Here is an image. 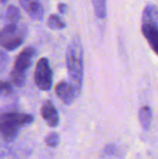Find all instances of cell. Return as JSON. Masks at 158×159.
Returning a JSON list of instances; mask_svg holds the SVG:
<instances>
[{
    "instance_id": "1",
    "label": "cell",
    "mask_w": 158,
    "mask_h": 159,
    "mask_svg": "<svg viewBox=\"0 0 158 159\" xmlns=\"http://www.w3.org/2000/svg\"><path fill=\"white\" fill-rule=\"evenodd\" d=\"M66 66L71 84L80 93L84 78V50L78 35H74L67 47Z\"/></svg>"
},
{
    "instance_id": "2",
    "label": "cell",
    "mask_w": 158,
    "mask_h": 159,
    "mask_svg": "<svg viewBox=\"0 0 158 159\" xmlns=\"http://www.w3.org/2000/svg\"><path fill=\"white\" fill-rule=\"evenodd\" d=\"M34 116L24 113H5L0 116V136L7 143L14 142L20 129L32 124Z\"/></svg>"
},
{
    "instance_id": "3",
    "label": "cell",
    "mask_w": 158,
    "mask_h": 159,
    "mask_svg": "<svg viewBox=\"0 0 158 159\" xmlns=\"http://www.w3.org/2000/svg\"><path fill=\"white\" fill-rule=\"evenodd\" d=\"M142 33L153 51L158 56V8L147 4L142 17Z\"/></svg>"
},
{
    "instance_id": "4",
    "label": "cell",
    "mask_w": 158,
    "mask_h": 159,
    "mask_svg": "<svg viewBox=\"0 0 158 159\" xmlns=\"http://www.w3.org/2000/svg\"><path fill=\"white\" fill-rule=\"evenodd\" d=\"M27 29L20 23H7L0 30V47L11 51L19 48L25 40Z\"/></svg>"
},
{
    "instance_id": "5",
    "label": "cell",
    "mask_w": 158,
    "mask_h": 159,
    "mask_svg": "<svg viewBox=\"0 0 158 159\" xmlns=\"http://www.w3.org/2000/svg\"><path fill=\"white\" fill-rule=\"evenodd\" d=\"M34 55L35 49L33 47H27L17 56L10 74L11 80L15 86L22 87L24 85L27 71L32 65Z\"/></svg>"
},
{
    "instance_id": "6",
    "label": "cell",
    "mask_w": 158,
    "mask_h": 159,
    "mask_svg": "<svg viewBox=\"0 0 158 159\" xmlns=\"http://www.w3.org/2000/svg\"><path fill=\"white\" fill-rule=\"evenodd\" d=\"M34 83L36 87L43 91H48L53 84V73L47 58H41L34 70Z\"/></svg>"
},
{
    "instance_id": "7",
    "label": "cell",
    "mask_w": 158,
    "mask_h": 159,
    "mask_svg": "<svg viewBox=\"0 0 158 159\" xmlns=\"http://www.w3.org/2000/svg\"><path fill=\"white\" fill-rule=\"evenodd\" d=\"M55 93L58 98L66 105H70L74 102L76 96L79 94L75 88L69 82L61 81L55 87Z\"/></svg>"
},
{
    "instance_id": "8",
    "label": "cell",
    "mask_w": 158,
    "mask_h": 159,
    "mask_svg": "<svg viewBox=\"0 0 158 159\" xmlns=\"http://www.w3.org/2000/svg\"><path fill=\"white\" fill-rule=\"evenodd\" d=\"M41 116L45 122L50 128H56L60 124V116L54 104L50 101H47L41 107Z\"/></svg>"
},
{
    "instance_id": "9",
    "label": "cell",
    "mask_w": 158,
    "mask_h": 159,
    "mask_svg": "<svg viewBox=\"0 0 158 159\" xmlns=\"http://www.w3.org/2000/svg\"><path fill=\"white\" fill-rule=\"evenodd\" d=\"M22 8L34 20H41L44 16V8L40 0H19Z\"/></svg>"
},
{
    "instance_id": "10",
    "label": "cell",
    "mask_w": 158,
    "mask_h": 159,
    "mask_svg": "<svg viewBox=\"0 0 158 159\" xmlns=\"http://www.w3.org/2000/svg\"><path fill=\"white\" fill-rule=\"evenodd\" d=\"M152 118H153V112L152 109L149 106H142L140 109L139 112V120L142 125V127L147 130L149 129L151 123H152Z\"/></svg>"
},
{
    "instance_id": "11",
    "label": "cell",
    "mask_w": 158,
    "mask_h": 159,
    "mask_svg": "<svg viewBox=\"0 0 158 159\" xmlns=\"http://www.w3.org/2000/svg\"><path fill=\"white\" fill-rule=\"evenodd\" d=\"M5 20L7 23H19L20 20V12L19 8L13 5L8 6L5 14Z\"/></svg>"
},
{
    "instance_id": "12",
    "label": "cell",
    "mask_w": 158,
    "mask_h": 159,
    "mask_svg": "<svg viewBox=\"0 0 158 159\" xmlns=\"http://www.w3.org/2000/svg\"><path fill=\"white\" fill-rule=\"evenodd\" d=\"M92 5L96 16L100 19H105L107 16V1L92 0Z\"/></svg>"
},
{
    "instance_id": "13",
    "label": "cell",
    "mask_w": 158,
    "mask_h": 159,
    "mask_svg": "<svg viewBox=\"0 0 158 159\" xmlns=\"http://www.w3.org/2000/svg\"><path fill=\"white\" fill-rule=\"evenodd\" d=\"M47 26L52 30H62L66 27L64 20L57 14H51L47 20Z\"/></svg>"
},
{
    "instance_id": "14",
    "label": "cell",
    "mask_w": 158,
    "mask_h": 159,
    "mask_svg": "<svg viewBox=\"0 0 158 159\" xmlns=\"http://www.w3.org/2000/svg\"><path fill=\"white\" fill-rule=\"evenodd\" d=\"M45 143L51 147V148H55L59 145L60 143V136L58 133L56 132H50L48 133L46 137H45Z\"/></svg>"
},
{
    "instance_id": "15",
    "label": "cell",
    "mask_w": 158,
    "mask_h": 159,
    "mask_svg": "<svg viewBox=\"0 0 158 159\" xmlns=\"http://www.w3.org/2000/svg\"><path fill=\"white\" fill-rule=\"evenodd\" d=\"M12 92V87L8 82L0 80V96H7Z\"/></svg>"
},
{
    "instance_id": "16",
    "label": "cell",
    "mask_w": 158,
    "mask_h": 159,
    "mask_svg": "<svg viewBox=\"0 0 158 159\" xmlns=\"http://www.w3.org/2000/svg\"><path fill=\"white\" fill-rule=\"evenodd\" d=\"M8 61L9 60H8L7 55L3 50L0 49V69H4L7 66Z\"/></svg>"
},
{
    "instance_id": "17",
    "label": "cell",
    "mask_w": 158,
    "mask_h": 159,
    "mask_svg": "<svg viewBox=\"0 0 158 159\" xmlns=\"http://www.w3.org/2000/svg\"><path fill=\"white\" fill-rule=\"evenodd\" d=\"M58 9L59 11L61 12V14H65L68 10V7L66 4H63V3H60L58 5Z\"/></svg>"
},
{
    "instance_id": "18",
    "label": "cell",
    "mask_w": 158,
    "mask_h": 159,
    "mask_svg": "<svg viewBox=\"0 0 158 159\" xmlns=\"http://www.w3.org/2000/svg\"><path fill=\"white\" fill-rule=\"evenodd\" d=\"M7 1V0H0V3H2V4H5Z\"/></svg>"
}]
</instances>
